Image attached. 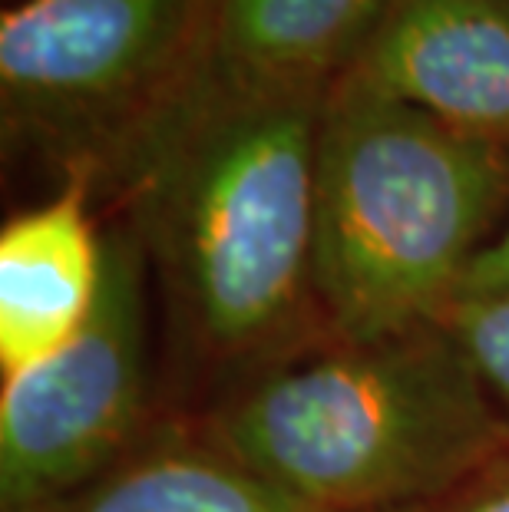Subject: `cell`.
I'll return each mask as SVG.
<instances>
[{
    "instance_id": "obj_1",
    "label": "cell",
    "mask_w": 509,
    "mask_h": 512,
    "mask_svg": "<svg viewBox=\"0 0 509 512\" xmlns=\"http://www.w3.org/2000/svg\"><path fill=\"white\" fill-rule=\"evenodd\" d=\"M324 96L199 73L103 189L123 199L189 337L215 361H265L318 321L311 252Z\"/></svg>"
},
{
    "instance_id": "obj_2",
    "label": "cell",
    "mask_w": 509,
    "mask_h": 512,
    "mask_svg": "<svg viewBox=\"0 0 509 512\" xmlns=\"http://www.w3.org/2000/svg\"><path fill=\"white\" fill-rule=\"evenodd\" d=\"M202 430L314 512L430 503L509 453V420L440 321L272 364Z\"/></svg>"
},
{
    "instance_id": "obj_3",
    "label": "cell",
    "mask_w": 509,
    "mask_h": 512,
    "mask_svg": "<svg viewBox=\"0 0 509 512\" xmlns=\"http://www.w3.org/2000/svg\"><path fill=\"white\" fill-rule=\"evenodd\" d=\"M509 212V152L338 80L314 159V314L328 341L433 321Z\"/></svg>"
},
{
    "instance_id": "obj_4",
    "label": "cell",
    "mask_w": 509,
    "mask_h": 512,
    "mask_svg": "<svg viewBox=\"0 0 509 512\" xmlns=\"http://www.w3.org/2000/svg\"><path fill=\"white\" fill-rule=\"evenodd\" d=\"M219 0H17L0 14L4 149L110 185L202 70Z\"/></svg>"
},
{
    "instance_id": "obj_5",
    "label": "cell",
    "mask_w": 509,
    "mask_h": 512,
    "mask_svg": "<svg viewBox=\"0 0 509 512\" xmlns=\"http://www.w3.org/2000/svg\"><path fill=\"white\" fill-rule=\"evenodd\" d=\"M149 255L126 219L106 228L90 321L60 351L4 377L0 509L34 512L86 486L143 440L149 410Z\"/></svg>"
},
{
    "instance_id": "obj_6",
    "label": "cell",
    "mask_w": 509,
    "mask_h": 512,
    "mask_svg": "<svg viewBox=\"0 0 509 512\" xmlns=\"http://www.w3.org/2000/svg\"><path fill=\"white\" fill-rule=\"evenodd\" d=\"M341 80L509 152V0H397Z\"/></svg>"
},
{
    "instance_id": "obj_7",
    "label": "cell",
    "mask_w": 509,
    "mask_h": 512,
    "mask_svg": "<svg viewBox=\"0 0 509 512\" xmlns=\"http://www.w3.org/2000/svg\"><path fill=\"white\" fill-rule=\"evenodd\" d=\"M96 185L63 179L50 199L10 215L0 232V374L14 377L60 351L100 301L106 232Z\"/></svg>"
},
{
    "instance_id": "obj_8",
    "label": "cell",
    "mask_w": 509,
    "mask_h": 512,
    "mask_svg": "<svg viewBox=\"0 0 509 512\" xmlns=\"http://www.w3.org/2000/svg\"><path fill=\"white\" fill-rule=\"evenodd\" d=\"M397 0H219L202 76L245 90H321L348 73Z\"/></svg>"
},
{
    "instance_id": "obj_9",
    "label": "cell",
    "mask_w": 509,
    "mask_h": 512,
    "mask_svg": "<svg viewBox=\"0 0 509 512\" xmlns=\"http://www.w3.org/2000/svg\"><path fill=\"white\" fill-rule=\"evenodd\" d=\"M34 512H314L205 430H162L86 486Z\"/></svg>"
},
{
    "instance_id": "obj_10",
    "label": "cell",
    "mask_w": 509,
    "mask_h": 512,
    "mask_svg": "<svg viewBox=\"0 0 509 512\" xmlns=\"http://www.w3.org/2000/svg\"><path fill=\"white\" fill-rule=\"evenodd\" d=\"M433 321L457 337L509 420V298L453 301Z\"/></svg>"
},
{
    "instance_id": "obj_11",
    "label": "cell",
    "mask_w": 509,
    "mask_h": 512,
    "mask_svg": "<svg viewBox=\"0 0 509 512\" xmlns=\"http://www.w3.org/2000/svg\"><path fill=\"white\" fill-rule=\"evenodd\" d=\"M400 512H509V453L450 493Z\"/></svg>"
},
{
    "instance_id": "obj_12",
    "label": "cell",
    "mask_w": 509,
    "mask_h": 512,
    "mask_svg": "<svg viewBox=\"0 0 509 512\" xmlns=\"http://www.w3.org/2000/svg\"><path fill=\"white\" fill-rule=\"evenodd\" d=\"M473 298H509V222L476 255L453 301H473Z\"/></svg>"
}]
</instances>
